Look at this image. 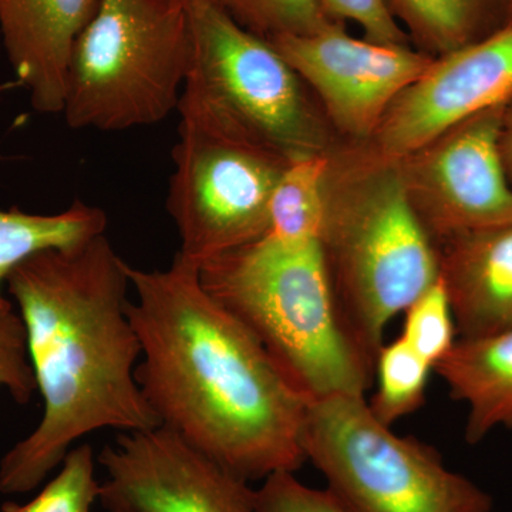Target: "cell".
Segmentation results:
<instances>
[{
	"instance_id": "52a82bcc",
	"label": "cell",
	"mask_w": 512,
	"mask_h": 512,
	"mask_svg": "<svg viewBox=\"0 0 512 512\" xmlns=\"http://www.w3.org/2000/svg\"><path fill=\"white\" fill-rule=\"evenodd\" d=\"M365 194L330 211L323 247L338 261L343 315L375 362L384 332L441 276L429 228L399 173L387 171Z\"/></svg>"
},
{
	"instance_id": "6da1fadb",
	"label": "cell",
	"mask_w": 512,
	"mask_h": 512,
	"mask_svg": "<svg viewBox=\"0 0 512 512\" xmlns=\"http://www.w3.org/2000/svg\"><path fill=\"white\" fill-rule=\"evenodd\" d=\"M141 345L136 380L165 427L247 483L306 463L311 399L261 342L175 256L167 269L127 264Z\"/></svg>"
},
{
	"instance_id": "9c48e42d",
	"label": "cell",
	"mask_w": 512,
	"mask_h": 512,
	"mask_svg": "<svg viewBox=\"0 0 512 512\" xmlns=\"http://www.w3.org/2000/svg\"><path fill=\"white\" fill-rule=\"evenodd\" d=\"M107 512H255V490L173 431L120 433L103 448Z\"/></svg>"
},
{
	"instance_id": "603a6c76",
	"label": "cell",
	"mask_w": 512,
	"mask_h": 512,
	"mask_svg": "<svg viewBox=\"0 0 512 512\" xmlns=\"http://www.w3.org/2000/svg\"><path fill=\"white\" fill-rule=\"evenodd\" d=\"M293 471H279L255 490V512H349L328 488L303 484Z\"/></svg>"
},
{
	"instance_id": "ac0fdd59",
	"label": "cell",
	"mask_w": 512,
	"mask_h": 512,
	"mask_svg": "<svg viewBox=\"0 0 512 512\" xmlns=\"http://www.w3.org/2000/svg\"><path fill=\"white\" fill-rule=\"evenodd\" d=\"M433 366L427 363L400 336L384 342L373 362L375 394L367 402L377 420L393 426L426 402L427 383Z\"/></svg>"
},
{
	"instance_id": "7402d4cb",
	"label": "cell",
	"mask_w": 512,
	"mask_h": 512,
	"mask_svg": "<svg viewBox=\"0 0 512 512\" xmlns=\"http://www.w3.org/2000/svg\"><path fill=\"white\" fill-rule=\"evenodd\" d=\"M225 9L234 8L258 28L282 33L308 35L328 28L319 0H222Z\"/></svg>"
},
{
	"instance_id": "4316f807",
	"label": "cell",
	"mask_w": 512,
	"mask_h": 512,
	"mask_svg": "<svg viewBox=\"0 0 512 512\" xmlns=\"http://www.w3.org/2000/svg\"><path fill=\"white\" fill-rule=\"evenodd\" d=\"M185 8L190 9L192 6L202 5V3H214V5H222V0H174Z\"/></svg>"
},
{
	"instance_id": "cb8c5ba5",
	"label": "cell",
	"mask_w": 512,
	"mask_h": 512,
	"mask_svg": "<svg viewBox=\"0 0 512 512\" xmlns=\"http://www.w3.org/2000/svg\"><path fill=\"white\" fill-rule=\"evenodd\" d=\"M325 8L339 18L353 20L367 39L383 45L402 46V30L394 22L384 0H322Z\"/></svg>"
},
{
	"instance_id": "e0dca14e",
	"label": "cell",
	"mask_w": 512,
	"mask_h": 512,
	"mask_svg": "<svg viewBox=\"0 0 512 512\" xmlns=\"http://www.w3.org/2000/svg\"><path fill=\"white\" fill-rule=\"evenodd\" d=\"M107 217L99 207L77 200L59 214L0 210V303L8 301L2 286L10 272L29 256L50 248H70L106 231Z\"/></svg>"
},
{
	"instance_id": "8992f818",
	"label": "cell",
	"mask_w": 512,
	"mask_h": 512,
	"mask_svg": "<svg viewBox=\"0 0 512 512\" xmlns=\"http://www.w3.org/2000/svg\"><path fill=\"white\" fill-rule=\"evenodd\" d=\"M303 451L349 512H491V495L423 441L377 420L365 396L311 400Z\"/></svg>"
},
{
	"instance_id": "7c38bea8",
	"label": "cell",
	"mask_w": 512,
	"mask_h": 512,
	"mask_svg": "<svg viewBox=\"0 0 512 512\" xmlns=\"http://www.w3.org/2000/svg\"><path fill=\"white\" fill-rule=\"evenodd\" d=\"M505 107L448 131L423 164L430 222L450 238L512 224V184L501 150Z\"/></svg>"
},
{
	"instance_id": "5b68a950",
	"label": "cell",
	"mask_w": 512,
	"mask_h": 512,
	"mask_svg": "<svg viewBox=\"0 0 512 512\" xmlns=\"http://www.w3.org/2000/svg\"><path fill=\"white\" fill-rule=\"evenodd\" d=\"M177 111L165 205L180 238L175 256L200 269L265 234L269 200L289 157L187 84Z\"/></svg>"
},
{
	"instance_id": "83f0119b",
	"label": "cell",
	"mask_w": 512,
	"mask_h": 512,
	"mask_svg": "<svg viewBox=\"0 0 512 512\" xmlns=\"http://www.w3.org/2000/svg\"><path fill=\"white\" fill-rule=\"evenodd\" d=\"M0 45H2V42H0Z\"/></svg>"
},
{
	"instance_id": "9a60e30c",
	"label": "cell",
	"mask_w": 512,
	"mask_h": 512,
	"mask_svg": "<svg viewBox=\"0 0 512 512\" xmlns=\"http://www.w3.org/2000/svg\"><path fill=\"white\" fill-rule=\"evenodd\" d=\"M434 372L451 397L466 404L468 443H480L500 427L512 429V329L458 338Z\"/></svg>"
},
{
	"instance_id": "7a4b0ae2",
	"label": "cell",
	"mask_w": 512,
	"mask_h": 512,
	"mask_svg": "<svg viewBox=\"0 0 512 512\" xmlns=\"http://www.w3.org/2000/svg\"><path fill=\"white\" fill-rule=\"evenodd\" d=\"M8 292L26 329L43 414L0 460V493L36 490L87 434L160 426L136 380L140 339L128 318L127 262L106 234L29 256Z\"/></svg>"
},
{
	"instance_id": "d6986e66",
	"label": "cell",
	"mask_w": 512,
	"mask_h": 512,
	"mask_svg": "<svg viewBox=\"0 0 512 512\" xmlns=\"http://www.w3.org/2000/svg\"><path fill=\"white\" fill-rule=\"evenodd\" d=\"M97 458L89 444L73 447L59 471L26 504L5 503L0 512H92L99 501L101 481L96 476Z\"/></svg>"
},
{
	"instance_id": "277c9868",
	"label": "cell",
	"mask_w": 512,
	"mask_h": 512,
	"mask_svg": "<svg viewBox=\"0 0 512 512\" xmlns=\"http://www.w3.org/2000/svg\"><path fill=\"white\" fill-rule=\"evenodd\" d=\"M190 12L174 0H101L70 57L62 114L74 130L154 126L178 110Z\"/></svg>"
},
{
	"instance_id": "8fae6325",
	"label": "cell",
	"mask_w": 512,
	"mask_h": 512,
	"mask_svg": "<svg viewBox=\"0 0 512 512\" xmlns=\"http://www.w3.org/2000/svg\"><path fill=\"white\" fill-rule=\"evenodd\" d=\"M512 101V26L431 62L377 128L387 157L419 153L466 121Z\"/></svg>"
},
{
	"instance_id": "3957f363",
	"label": "cell",
	"mask_w": 512,
	"mask_h": 512,
	"mask_svg": "<svg viewBox=\"0 0 512 512\" xmlns=\"http://www.w3.org/2000/svg\"><path fill=\"white\" fill-rule=\"evenodd\" d=\"M198 275L309 399L370 389L373 360L346 322L322 242L261 237L205 262Z\"/></svg>"
},
{
	"instance_id": "44dd1931",
	"label": "cell",
	"mask_w": 512,
	"mask_h": 512,
	"mask_svg": "<svg viewBox=\"0 0 512 512\" xmlns=\"http://www.w3.org/2000/svg\"><path fill=\"white\" fill-rule=\"evenodd\" d=\"M0 387L19 404L29 403L37 390L25 325L9 299L0 303Z\"/></svg>"
},
{
	"instance_id": "ffe728a7",
	"label": "cell",
	"mask_w": 512,
	"mask_h": 512,
	"mask_svg": "<svg viewBox=\"0 0 512 512\" xmlns=\"http://www.w3.org/2000/svg\"><path fill=\"white\" fill-rule=\"evenodd\" d=\"M400 338L436 367L458 340L456 319L446 285L440 279L403 312Z\"/></svg>"
},
{
	"instance_id": "30bf717a",
	"label": "cell",
	"mask_w": 512,
	"mask_h": 512,
	"mask_svg": "<svg viewBox=\"0 0 512 512\" xmlns=\"http://www.w3.org/2000/svg\"><path fill=\"white\" fill-rule=\"evenodd\" d=\"M271 43L355 136L377 131L397 97L431 64L403 45L356 39L330 26L308 35L282 33Z\"/></svg>"
},
{
	"instance_id": "d4e9b609",
	"label": "cell",
	"mask_w": 512,
	"mask_h": 512,
	"mask_svg": "<svg viewBox=\"0 0 512 512\" xmlns=\"http://www.w3.org/2000/svg\"><path fill=\"white\" fill-rule=\"evenodd\" d=\"M431 35L440 42L456 43L466 32L471 0H402Z\"/></svg>"
},
{
	"instance_id": "ba28073f",
	"label": "cell",
	"mask_w": 512,
	"mask_h": 512,
	"mask_svg": "<svg viewBox=\"0 0 512 512\" xmlns=\"http://www.w3.org/2000/svg\"><path fill=\"white\" fill-rule=\"evenodd\" d=\"M187 86L210 97L286 157L316 153L318 130L281 53L214 3L192 6Z\"/></svg>"
},
{
	"instance_id": "5bb4252c",
	"label": "cell",
	"mask_w": 512,
	"mask_h": 512,
	"mask_svg": "<svg viewBox=\"0 0 512 512\" xmlns=\"http://www.w3.org/2000/svg\"><path fill=\"white\" fill-rule=\"evenodd\" d=\"M440 266L458 338L512 329V224L451 238Z\"/></svg>"
},
{
	"instance_id": "2e32d148",
	"label": "cell",
	"mask_w": 512,
	"mask_h": 512,
	"mask_svg": "<svg viewBox=\"0 0 512 512\" xmlns=\"http://www.w3.org/2000/svg\"><path fill=\"white\" fill-rule=\"evenodd\" d=\"M328 163L316 153L289 158L268 205V227L262 237L281 244L322 242L329 205L323 194Z\"/></svg>"
},
{
	"instance_id": "484cf974",
	"label": "cell",
	"mask_w": 512,
	"mask_h": 512,
	"mask_svg": "<svg viewBox=\"0 0 512 512\" xmlns=\"http://www.w3.org/2000/svg\"><path fill=\"white\" fill-rule=\"evenodd\" d=\"M501 150L508 174H512V109H505L503 134H501Z\"/></svg>"
},
{
	"instance_id": "4fadbf2b",
	"label": "cell",
	"mask_w": 512,
	"mask_h": 512,
	"mask_svg": "<svg viewBox=\"0 0 512 512\" xmlns=\"http://www.w3.org/2000/svg\"><path fill=\"white\" fill-rule=\"evenodd\" d=\"M101 0H0V42L37 113L62 114L70 57Z\"/></svg>"
}]
</instances>
